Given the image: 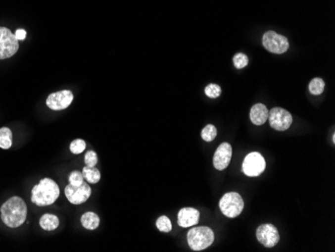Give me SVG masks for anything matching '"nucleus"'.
Masks as SVG:
<instances>
[{
    "label": "nucleus",
    "mask_w": 335,
    "mask_h": 252,
    "mask_svg": "<svg viewBox=\"0 0 335 252\" xmlns=\"http://www.w3.org/2000/svg\"><path fill=\"white\" fill-rule=\"evenodd\" d=\"M2 222L10 227L17 228L21 226L27 216V206L25 202L17 196L8 199L0 209Z\"/></svg>",
    "instance_id": "obj_1"
},
{
    "label": "nucleus",
    "mask_w": 335,
    "mask_h": 252,
    "mask_svg": "<svg viewBox=\"0 0 335 252\" xmlns=\"http://www.w3.org/2000/svg\"><path fill=\"white\" fill-rule=\"evenodd\" d=\"M59 187L50 178H45L31 190V202L37 206L53 204L59 197Z\"/></svg>",
    "instance_id": "obj_2"
},
{
    "label": "nucleus",
    "mask_w": 335,
    "mask_h": 252,
    "mask_svg": "<svg viewBox=\"0 0 335 252\" xmlns=\"http://www.w3.org/2000/svg\"><path fill=\"white\" fill-rule=\"evenodd\" d=\"M188 243L192 250L201 251L208 248L214 242V232L206 226L192 228L188 232Z\"/></svg>",
    "instance_id": "obj_3"
},
{
    "label": "nucleus",
    "mask_w": 335,
    "mask_h": 252,
    "mask_svg": "<svg viewBox=\"0 0 335 252\" xmlns=\"http://www.w3.org/2000/svg\"><path fill=\"white\" fill-rule=\"evenodd\" d=\"M244 208V202L240 194L230 192L225 194L220 200V209L222 213L229 218H235L241 214Z\"/></svg>",
    "instance_id": "obj_4"
},
{
    "label": "nucleus",
    "mask_w": 335,
    "mask_h": 252,
    "mask_svg": "<svg viewBox=\"0 0 335 252\" xmlns=\"http://www.w3.org/2000/svg\"><path fill=\"white\" fill-rule=\"evenodd\" d=\"M19 49V44L14 33L7 27L0 26V59H6L14 55Z\"/></svg>",
    "instance_id": "obj_5"
},
{
    "label": "nucleus",
    "mask_w": 335,
    "mask_h": 252,
    "mask_svg": "<svg viewBox=\"0 0 335 252\" xmlns=\"http://www.w3.org/2000/svg\"><path fill=\"white\" fill-rule=\"evenodd\" d=\"M262 43L265 50L276 54L284 53L289 49V42L287 38L271 30L264 33Z\"/></svg>",
    "instance_id": "obj_6"
},
{
    "label": "nucleus",
    "mask_w": 335,
    "mask_h": 252,
    "mask_svg": "<svg viewBox=\"0 0 335 252\" xmlns=\"http://www.w3.org/2000/svg\"><path fill=\"white\" fill-rule=\"evenodd\" d=\"M266 168L265 159L261 154L252 152L248 154L243 162L242 170L243 173L249 177H257L261 175Z\"/></svg>",
    "instance_id": "obj_7"
},
{
    "label": "nucleus",
    "mask_w": 335,
    "mask_h": 252,
    "mask_svg": "<svg viewBox=\"0 0 335 252\" xmlns=\"http://www.w3.org/2000/svg\"><path fill=\"white\" fill-rule=\"evenodd\" d=\"M64 193L71 204L79 205L89 200L92 194V189L88 183L83 182L79 186H73L71 184L67 185L64 189Z\"/></svg>",
    "instance_id": "obj_8"
},
{
    "label": "nucleus",
    "mask_w": 335,
    "mask_h": 252,
    "mask_svg": "<svg viewBox=\"0 0 335 252\" xmlns=\"http://www.w3.org/2000/svg\"><path fill=\"white\" fill-rule=\"evenodd\" d=\"M270 126L276 131H286L292 124L291 114L282 107H273L268 116Z\"/></svg>",
    "instance_id": "obj_9"
},
{
    "label": "nucleus",
    "mask_w": 335,
    "mask_h": 252,
    "mask_svg": "<svg viewBox=\"0 0 335 252\" xmlns=\"http://www.w3.org/2000/svg\"><path fill=\"white\" fill-rule=\"evenodd\" d=\"M73 101V95L68 90H63L50 94L47 99V105L50 110L61 111L70 105Z\"/></svg>",
    "instance_id": "obj_10"
},
{
    "label": "nucleus",
    "mask_w": 335,
    "mask_h": 252,
    "mask_svg": "<svg viewBox=\"0 0 335 252\" xmlns=\"http://www.w3.org/2000/svg\"><path fill=\"white\" fill-rule=\"evenodd\" d=\"M258 241L265 247H274L279 242L278 229L272 224H262L256 230Z\"/></svg>",
    "instance_id": "obj_11"
},
{
    "label": "nucleus",
    "mask_w": 335,
    "mask_h": 252,
    "mask_svg": "<svg viewBox=\"0 0 335 252\" xmlns=\"http://www.w3.org/2000/svg\"><path fill=\"white\" fill-rule=\"evenodd\" d=\"M232 158V147L229 143H222L214 154L213 164L217 170H225Z\"/></svg>",
    "instance_id": "obj_12"
},
{
    "label": "nucleus",
    "mask_w": 335,
    "mask_h": 252,
    "mask_svg": "<svg viewBox=\"0 0 335 252\" xmlns=\"http://www.w3.org/2000/svg\"><path fill=\"white\" fill-rule=\"evenodd\" d=\"M200 219V212L191 207H186L178 213V223L181 227L187 228L198 224Z\"/></svg>",
    "instance_id": "obj_13"
},
{
    "label": "nucleus",
    "mask_w": 335,
    "mask_h": 252,
    "mask_svg": "<svg viewBox=\"0 0 335 252\" xmlns=\"http://www.w3.org/2000/svg\"><path fill=\"white\" fill-rule=\"evenodd\" d=\"M269 112L263 103H256L250 111V119L254 125L261 126L268 120Z\"/></svg>",
    "instance_id": "obj_14"
},
{
    "label": "nucleus",
    "mask_w": 335,
    "mask_h": 252,
    "mask_svg": "<svg viewBox=\"0 0 335 252\" xmlns=\"http://www.w3.org/2000/svg\"><path fill=\"white\" fill-rule=\"evenodd\" d=\"M82 224L86 229L95 230L99 225V217L94 212H86L81 218Z\"/></svg>",
    "instance_id": "obj_15"
},
{
    "label": "nucleus",
    "mask_w": 335,
    "mask_h": 252,
    "mask_svg": "<svg viewBox=\"0 0 335 252\" xmlns=\"http://www.w3.org/2000/svg\"><path fill=\"white\" fill-rule=\"evenodd\" d=\"M40 225L47 231H52L59 225V220L53 214H45L40 219Z\"/></svg>",
    "instance_id": "obj_16"
},
{
    "label": "nucleus",
    "mask_w": 335,
    "mask_h": 252,
    "mask_svg": "<svg viewBox=\"0 0 335 252\" xmlns=\"http://www.w3.org/2000/svg\"><path fill=\"white\" fill-rule=\"evenodd\" d=\"M12 146V132L9 128L0 129V148L9 149Z\"/></svg>",
    "instance_id": "obj_17"
},
{
    "label": "nucleus",
    "mask_w": 335,
    "mask_h": 252,
    "mask_svg": "<svg viewBox=\"0 0 335 252\" xmlns=\"http://www.w3.org/2000/svg\"><path fill=\"white\" fill-rule=\"evenodd\" d=\"M82 173H83L84 179H86L89 183H91V184H96L97 182H99V180H100V172L97 169H96L95 167L91 168V167L86 166L83 169Z\"/></svg>",
    "instance_id": "obj_18"
},
{
    "label": "nucleus",
    "mask_w": 335,
    "mask_h": 252,
    "mask_svg": "<svg viewBox=\"0 0 335 252\" xmlns=\"http://www.w3.org/2000/svg\"><path fill=\"white\" fill-rule=\"evenodd\" d=\"M325 87V83L320 78L313 79L309 84V91L314 96H319L323 93Z\"/></svg>",
    "instance_id": "obj_19"
},
{
    "label": "nucleus",
    "mask_w": 335,
    "mask_h": 252,
    "mask_svg": "<svg viewBox=\"0 0 335 252\" xmlns=\"http://www.w3.org/2000/svg\"><path fill=\"white\" fill-rule=\"evenodd\" d=\"M87 147V144L84 140L82 139H77L74 140L70 143V146H69V150L72 154L74 155H79L81 153H83L86 150Z\"/></svg>",
    "instance_id": "obj_20"
},
{
    "label": "nucleus",
    "mask_w": 335,
    "mask_h": 252,
    "mask_svg": "<svg viewBox=\"0 0 335 252\" xmlns=\"http://www.w3.org/2000/svg\"><path fill=\"white\" fill-rule=\"evenodd\" d=\"M202 139L206 142L213 141L217 136V129L214 125H207L202 131Z\"/></svg>",
    "instance_id": "obj_21"
},
{
    "label": "nucleus",
    "mask_w": 335,
    "mask_h": 252,
    "mask_svg": "<svg viewBox=\"0 0 335 252\" xmlns=\"http://www.w3.org/2000/svg\"><path fill=\"white\" fill-rule=\"evenodd\" d=\"M156 225L158 227V229L162 232H170L172 230V223L171 220L167 217V216H161V217L158 218Z\"/></svg>",
    "instance_id": "obj_22"
},
{
    "label": "nucleus",
    "mask_w": 335,
    "mask_h": 252,
    "mask_svg": "<svg viewBox=\"0 0 335 252\" xmlns=\"http://www.w3.org/2000/svg\"><path fill=\"white\" fill-rule=\"evenodd\" d=\"M233 62H234V65H235L236 68L241 69V68L245 67V66L248 64L249 60H248V57H247L246 54L239 52V53H236V54L234 55V57H233Z\"/></svg>",
    "instance_id": "obj_23"
},
{
    "label": "nucleus",
    "mask_w": 335,
    "mask_h": 252,
    "mask_svg": "<svg viewBox=\"0 0 335 252\" xmlns=\"http://www.w3.org/2000/svg\"><path fill=\"white\" fill-rule=\"evenodd\" d=\"M222 93V90L220 88V86L216 85V84H210L209 86L206 87L205 89V94L207 97L211 98V99H216L218 98Z\"/></svg>",
    "instance_id": "obj_24"
},
{
    "label": "nucleus",
    "mask_w": 335,
    "mask_h": 252,
    "mask_svg": "<svg viewBox=\"0 0 335 252\" xmlns=\"http://www.w3.org/2000/svg\"><path fill=\"white\" fill-rule=\"evenodd\" d=\"M68 180H69V184L73 186H79L84 182L83 173H81L80 171H73L70 173Z\"/></svg>",
    "instance_id": "obj_25"
},
{
    "label": "nucleus",
    "mask_w": 335,
    "mask_h": 252,
    "mask_svg": "<svg viewBox=\"0 0 335 252\" xmlns=\"http://www.w3.org/2000/svg\"><path fill=\"white\" fill-rule=\"evenodd\" d=\"M85 162H86V165L88 167H91V168L96 167V165L97 164V155H96V153L94 152V151L87 152V154L85 156Z\"/></svg>",
    "instance_id": "obj_26"
},
{
    "label": "nucleus",
    "mask_w": 335,
    "mask_h": 252,
    "mask_svg": "<svg viewBox=\"0 0 335 252\" xmlns=\"http://www.w3.org/2000/svg\"><path fill=\"white\" fill-rule=\"evenodd\" d=\"M17 41H23L26 38V31L24 29H17L14 33Z\"/></svg>",
    "instance_id": "obj_27"
}]
</instances>
